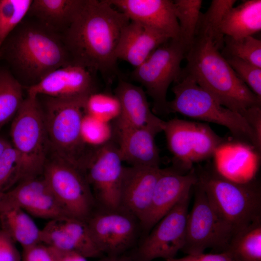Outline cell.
Instances as JSON below:
<instances>
[{
	"instance_id": "6da1fadb",
	"label": "cell",
	"mask_w": 261,
	"mask_h": 261,
	"mask_svg": "<svg viewBox=\"0 0 261 261\" xmlns=\"http://www.w3.org/2000/svg\"><path fill=\"white\" fill-rule=\"evenodd\" d=\"M130 20L108 0H82L71 24L61 34L71 64L99 72L107 83L119 77L116 51Z\"/></svg>"
},
{
	"instance_id": "7a4b0ae2",
	"label": "cell",
	"mask_w": 261,
	"mask_h": 261,
	"mask_svg": "<svg viewBox=\"0 0 261 261\" xmlns=\"http://www.w3.org/2000/svg\"><path fill=\"white\" fill-rule=\"evenodd\" d=\"M224 44L219 25L201 13L181 75L191 77L222 105L244 117L249 109L261 106V99L240 79L220 52Z\"/></svg>"
},
{
	"instance_id": "3957f363",
	"label": "cell",
	"mask_w": 261,
	"mask_h": 261,
	"mask_svg": "<svg viewBox=\"0 0 261 261\" xmlns=\"http://www.w3.org/2000/svg\"><path fill=\"white\" fill-rule=\"evenodd\" d=\"M0 52L14 76L27 87L71 64L61 35L33 18L21 22L5 40Z\"/></svg>"
},
{
	"instance_id": "277c9868",
	"label": "cell",
	"mask_w": 261,
	"mask_h": 261,
	"mask_svg": "<svg viewBox=\"0 0 261 261\" xmlns=\"http://www.w3.org/2000/svg\"><path fill=\"white\" fill-rule=\"evenodd\" d=\"M194 169L197 183L219 216L235 233L261 219V188L258 181L231 179L211 163L199 165Z\"/></svg>"
},
{
	"instance_id": "5b68a950",
	"label": "cell",
	"mask_w": 261,
	"mask_h": 261,
	"mask_svg": "<svg viewBox=\"0 0 261 261\" xmlns=\"http://www.w3.org/2000/svg\"><path fill=\"white\" fill-rule=\"evenodd\" d=\"M45 97L44 102L40 103L50 152L85 174L95 150L89 149L82 136L87 100Z\"/></svg>"
},
{
	"instance_id": "8992f818",
	"label": "cell",
	"mask_w": 261,
	"mask_h": 261,
	"mask_svg": "<svg viewBox=\"0 0 261 261\" xmlns=\"http://www.w3.org/2000/svg\"><path fill=\"white\" fill-rule=\"evenodd\" d=\"M172 88L174 99L168 101L167 112L227 128L236 141L261 151V140L246 119L239 113L222 105L188 76L181 75Z\"/></svg>"
},
{
	"instance_id": "52a82bcc",
	"label": "cell",
	"mask_w": 261,
	"mask_h": 261,
	"mask_svg": "<svg viewBox=\"0 0 261 261\" xmlns=\"http://www.w3.org/2000/svg\"><path fill=\"white\" fill-rule=\"evenodd\" d=\"M10 135L20 158L18 182L43 175L50 146L38 97L28 95L24 99L14 117Z\"/></svg>"
},
{
	"instance_id": "ba28073f",
	"label": "cell",
	"mask_w": 261,
	"mask_h": 261,
	"mask_svg": "<svg viewBox=\"0 0 261 261\" xmlns=\"http://www.w3.org/2000/svg\"><path fill=\"white\" fill-rule=\"evenodd\" d=\"M186 52L181 41L170 39L131 72V78L144 87L145 93L151 98L153 111L157 114L168 113L167 91L181 75V63Z\"/></svg>"
},
{
	"instance_id": "9c48e42d",
	"label": "cell",
	"mask_w": 261,
	"mask_h": 261,
	"mask_svg": "<svg viewBox=\"0 0 261 261\" xmlns=\"http://www.w3.org/2000/svg\"><path fill=\"white\" fill-rule=\"evenodd\" d=\"M173 156V168L186 174L193 165L213 157L226 140L205 123L174 118L165 121L163 130Z\"/></svg>"
},
{
	"instance_id": "30bf717a",
	"label": "cell",
	"mask_w": 261,
	"mask_h": 261,
	"mask_svg": "<svg viewBox=\"0 0 261 261\" xmlns=\"http://www.w3.org/2000/svg\"><path fill=\"white\" fill-rule=\"evenodd\" d=\"M43 176L67 215L87 221L93 213L96 201L85 174L51 154Z\"/></svg>"
},
{
	"instance_id": "8fae6325",
	"label": "cell",
	"mask_w": 261,
	"mask_h": 261,
	"mask_svg": "<svg viewBox=\"0 0 261 261\" xmlns=\"http://www.w3.org/2000/svg\"><path fill=\"white\" fill-rule=\"evenodd\" d=\"M193 188L194 202L188 215L181 251L187 255L203 253L208 248L223 252L235 232L216 212L202 187L196 183Z\"/></svg>"
},
{
	"instance_id": "7c38bea8",
	"label": "cell",
	"mask_w": 261,
	"mask_h": 261,
	"mask_svg": "<svg viewBox=\"0 0 261 261\" xmlns=\"http://www.w3.org/2000/svg\"><path fill=\"white\" fill-rule=\"evenodd\" d=\"M191 191L152 228L137 251V261L175 258L184 246Z\"/></svg>"
},
{
	"instance_id": "4fadbf2b",
	"label": "cell",
	"mask_w": 261,
	"mask_h": 261,
	"mask_svg": "<svg viewBox=\"0 0 261 261\" xmlns=\"http://www.w3.org/2000/svg\"><path fill=\"white\" fill-rule=\"evenodd\" d=\"M87 223L95 244L102 254L119 256L134 245L139 221L133 215L118 208H102L92 213Z\"/></svg>"
},
{
	"instance_id": "5bb4252c",
	"label": "cell",
	"mask_w": 261,
	"mask_h": 261,
	"mask_svg": "<svg viewBox=\"0 0 261 261\" xmlns=\"http://www.w3.org/2000/svg\"><path fill=\"white\" fill-rule=\"evenodd\" d=\"M122 162L117 146L111 141L95 150L86 168L87 179L102 208H120Z\"/></svg>"
},
{
	"instance_id": "9a60e30c",
	"label": "cell",
	"mask_w": 261,
	"mask_h": 261,
	"mask_svg": "<svg viewBox=\"0 0 261 261\" xmlns=\"http://www.w3.org/2000/svg\"><path fill=\"white\" fill-rule=\"evenodd\" d=\"M28 95L87 100L96 92L93 73L86 68L68 65L51 72L38 83L27 87Z\"/></svg>"
},
{
	"instance_id": "2e32d148",
	"label": "cell",
	"mask_w": 261,
	"mask_h": 261,
	"mask_svg": "<svg viewBox=\"0 0 261 261\" xmlns=\"http://www.w3.org/2000/svg\"><path fill=\"white\" fill-rule=\"evenodd\" d=\"M197 182L194 168L186 174L173 168L162 169L141 227L145 231L151 230L186 193L191 191Z\"/></svg>"
},
{
	"instance_id": "e0dca14e",
	"label": "cell",
	"mask_w": 261,
	"mask_h": 261,
	"mask_svg": "<svg viewBox=\"0 0 261 261\" xmlns=\"http://www.w3.org/2000/svg\"><path fill=\"white\" fill-rule=\"evenodd\" d=\"M113 6L134 21L157 30L170 39L180 41V29L174 0H108Z\"/></svg>"
},
{
	"instance_id": "ac0fdd59",
	"label": "cell",
	"mask_w": 261,
	"mask_h": 261,
	"mask_svg": "<svg viewBox=\"0 0 261 261\" xmlns=\"http://www.w3.org/2000/svg\"><path fill=\"white\" fill-rule=\"evenodd\" d=\"M162 170L160 167H124L119 208L134 216L140 224L148 212Z\"/></svg>"
},
{
	"instance_id": "d6986e66",
	"label": "cell",
	"mask_w": 261,
	"mask_h": 261,
	"mask_svg": "<svg viewBox=\"0 0 261 261\" xmlns=\"http://www.w3.org/2000/svg\"><path fill=\"white\" fill-rule=\"evenodd\" d=\"M0 195L36 218L50 220L68 216L43 175L21 181Z\"/></svg>"
},
{
	"instance_id": "ffe728a7",
	"label": "cell",
	"mask_w": 261,
	"mask_h": 261,
	"mask_svg": "<svg viewBox=\"0 0 261 261\" xmlns=\"http://www.w3.org/2000/svg\"><path fill=\"white\" fill-rule=\"evenodd\" d=\"M164 122L116 132L122 161L131 166L160 167V157L155 137L162 131Z\"/></svg>"
},
{
	"instance_id": "44dd1931",
	"label": "cell",
	"mask_w": 261,
	"mask_h": 261,
	"mask_svg": "<svg viewBox=\"0 0 261 261\" xmlns=\"http://www.w3.org/2000/svg\"><path fill=\"white\" fill-rule=\"evenodd\" d=\"M115 95L119 102L120 111L114 121V132L164 122L151 110L146 93L141 87L119 78Z\"/></svg>"
},
{
	"instance_id": "7402d4cb",
	"label": "cell",
	"mask_w": 261,
	"mask_h": 261,
	"mask_svg": "<svg viewBox=\"0 0 261 261\" xmlns=\"http://www.w3.org/2000/svg\"><path fill=\"white\" fill-rule=\"evenodd\" d=\"M170 39L143 24L130 20L122 29L116 56L136 68L143 63L159 46Z\"/></svg>"
},
{
	"instance_id": "603a6c76",
	"label": "cell",
	"mask_w": 261,
	"mask_h": 261,
	"mask_svg": "<svg viewBox=\"0 0 261 261\" xmlns=\"http://www.w3.org/2000/svg\"><path fill=\"white\" fill-rule=\"evenodd\" d=\"M1 229L26 248L40 243V229L30 215L14 202L0 195Z\"/></svg>"
},
{
	"instance_id": "cb8c5ba5",
	"label": "cell",
	"mask_w": 261,
	"mask_h": 261,
	"mask_svg": "<svg viewBox=\"0 0 261 261\" xmlns=\"http://www.w3.org/2000/svg\"><path fill=\"white\" fill-rule=\"evenodd\" d=\"M219 30L224 36L239 39L261 30V0H247L232 7L225 14Z\"/></svg>"
},
{
	"instance_id": "d4e9b609",
	"label": "cell",
	"mask_w": 261,
	"mask_h": 261,
	"mask_svg": "<svg viewBox=\"0 0 261 261\" xmlns=\"http://www.w3.org/2000/svg\"><path fill=\"white\" fill-rule=\"evenodd\" d=\"M82 0H33L27 15L61 34L71 24Z\"/></svg>"
},
{
	"instance_id": "484cf974",
	"label": "cell",
	"mask_w": 261,
	"mask_h": 261,
	"mask_svg": "<svg viewBox=\"0 0 261 261\" xmlns=\"http://www.w3.org/2000/svg\"><path fill=\"white\" fill-rule=\"evenodd\" d=\"M223 252L233 261H261V219L236 232Z\"/></svg>"
},
{
	"instance_id": "4316f807",
	"label": "cell",
	"mask_w": 261,
	"mask_h": 261,
	"mask_svg": "<svg viewBox=\"0 0 261 261\" xmlns=\"http://www.w3.org/2000/svg\"><path fill=\"white\" fill-rule=\"evenodd\" d=\"M24 100L22 85L11 72L0 69V128L14 117Z\"/></svg>"
},
{
	"instance_id": "83f0119b",
	"label": "cell",
	"mask_w": 261,
	"mask_h": 261,
	"mask_svg": "<svg viewBox=\"0 0 261 261\" xmlns=\"http://www.w3.org/2000/svg\"><path fill=\"white\" fill-rule=\"evenodd\" d=\"M202 3L201 0H174L175 14L179 27L180 41L187 51L194 39Z\"/></svg>"
},
{
	"instance_id": "f1b7e54d",
	"label": "cell",
	"mask_w": 261,
	"mask_h": 261,
	"mask_svg": "<svg viewBox=\"0 0 261 261\" xmlns=\"http://www.w3.org/2000/svg\"><path fill=\"white\" fill-rule=\"evenodd\" d=\"M57 219L70 236L77 252L87 258L103 255L93 241L87 221L68 216Z\"/></svg>"
},
{
	"instance_id": "f546056e",
	"label": "cell",
	"mask_w": 261,
	"mask_h": 261,
	"mask_svg": "<svg viewBox=\"0 0 261 261\" xmlns=\"http://www.w3.org/2000/svg\"><path fill=\"white\" fill-rule=\"evenodd\" d=\"M32 0H0V48L27 15Z\"/></svg>"
},
{
	"instance_id": "4dcf8cb0",
	"label": "cell",
	"mask_w": 261,
	"mask_h": 261,
	"mask_svg": "<svg viewBox=\"0 0 261 261\" xmlns=\"http://www.w3.org/2000/svg\"><path fill=\"white\" fill-rule=\"evenodd\" d=\"M221 54L224 58H237L261 68V41L252 36L239 39L224 36Z\"/></svg>"
},
{
	"instance_id": "1f68e13d",
	"label": "cell",
	"mask_w": 261,
	"mask_h": 261,
	"mask_svg": "<svg viewBox=\"0 0 261 261\" xmlns=\"http://www.w3.org/2000/svg\"><path fill=\"white\" fill-rule=\"evenodd\" d=\"M120 111L119 102L115 94L96 92L89 96L86 103V114L109 123L116 120Z\"/></svg>"
},
{
	"instance_id": "d6a6232c",
	"label": "cell",
	"mask_w": 261,
	"mask_h": 261,
	"mask_svg": "<svg viewBox=\"0 0 261 261\" xmlns=\"http://www.w3.org/2000/svg\"><path fill=\"white\" fill-rule=\"evenodd\" d=\"M81 132L85 144L96 149L112 141L114 130L110 123L85 113L82 120Z\"/></svg>"
},
{
	"instance_id": "836d02e7",
	"label": "cell",
	"mask_w": 261,
	"mask_h": 261,
	"mask_svg": "<svg viewBox=\"0 0 261 261\" xmlns=\"http://www.w3.org/2000/svg\"><path fill=\"white\" fill-rule=\"evenodd\" d=\"M20 169L19 155L11 145L0 158V195L18 182Z\"/></svg>"
},
{
	"instance_id": "e575fe53",
	"label": "cell",
	"mask_w": 261,
	"mask_h": 261,
	"mask_svg": "<svg viewBox=\"0 0 261 261\" xmlns=\"http://www.w3.org/2000/svg\"><path fill=\"white\" fill-rule=\"evenodd\" d=\"M225 58L240 79L261 99V68L237 58Z\"/></svg>"
},
{
	"instance_id": "d590c367",
	"label": "cell",
	"mask_w": 261,
	"mask_h": 261,
	"mask_svg": "<svg viewBox=\"0 0 261 261\" xmlns=\"http://www.w3.org/2000/svg\"><path fill=\"white\" fill-rule=\"evenodd\" d=\"M14 242L7 232L0 230V261H21Z\"/></svg>"
},
{
	"instance_id": "8d00e7d4",
	"label": "cell",
	"mask_w": 261,
	"mask_h": 261,
	"mask_svg": "<svg viewBox=\"0 0 261 261\" xmlns=\"http://www.w3.org/2000/svg\"><path fill=\"white\" fill-rule=\"evenodd\" d=\"M21 261H55L48 247L39 243L29 247L23 248Z\"/></svg>"
},
{
	"instance_id": "74e56055",
	"label": "cell",
	"mask_w": 261,
	"mask_h": 261,
	"mask_svg": "<svg viewBox=\"0 0 261 261\" xmlns=\"http://www.w3.org/2000/svg\"><path fill=\"white\" fill-rule=\"evenodd\" d=\"M166 261H233L225 252L188 254L180 258H173Z\"/></svg>"
},
{
	"instance_id": "f35d334b",
	"label": "cell",
	"mask_w": 261,
	"mask_h": 261,
	"mask_svg": "<svg viewBox=\"0 0 261 261\" xmlns=\"http://www.w3.org/2000/svg\"><path fill=\"white\" fill-rule=\"evenodd\" d=\"M47 246L55 261H87V258L78 252Z\"/></svg>"
},
{
	"instance_id": "ab89813d",
	"label": "cell",
	"mask_w": 261,
	"mask_h": 261,
	"mask_svg": "<svg viewBox=\"0 0 261 261\" xmlns=\"http://www.w3.org/2000/svg\"><path fill=\"white\" fill-rule=\"evenodd\" d=\"M97 261H133V260L130 257L119 255L112 256H107Z\"/></svg>"
},
{
	"instance_id": "60d3db41",
	"label": "cell",
	"mask_w": 261,
	"mask_h": 261,
	"mask_svg": "<svg viewBox=\"0 0 261 261\" xmlns=\"http://www.w3.org/2000/svg\"><path fill=\"white\" fill-rule=\"evenodd\" d=\"M12 145V144L3 138L0 137V158L6 149Z\"/></svg>"
},
{
	"instance_id": "b9f144b4",
	"label": "cell",
	"mask_w": 261,
	"mask_h": 261,
	"mask_svg": "<svg viewBox=\"0 0 261 261\" xmlns=\"http://www.w3.org/2000/svg\"><path fill=\"white\" fill-rule=\"evenodd\" d=\"M1 59V54H0V59Z\"/></svg>"
}]
</instances>
